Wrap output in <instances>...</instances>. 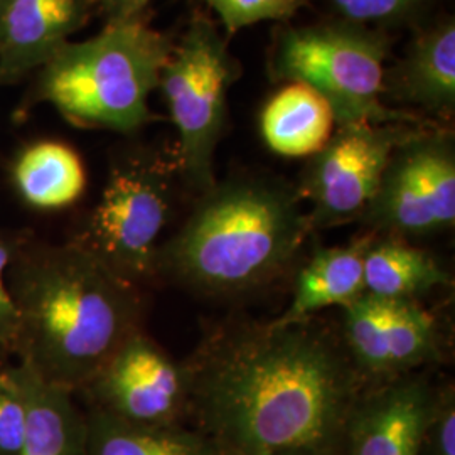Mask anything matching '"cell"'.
Here are the masks:
<instances>
[{
	"mask_svg": "<svg viewBox=\"0 0 455 455\" xmlns=\"http://www.w3.org/2000/svg\"><path fill=\"white\" fill-rule=\"evenodd\" d=\"M189 411L220 455L336 454L366 378L307 319L228 332L186 366Z\"/></svg>",
	"mask_w": 455,
	"mask_h": 455,
	"instance_id": "obj_1",
	"label": "cell"
},
{
	"mask_svg": "<svg viewBox=\"0 0 455 455\" xmlns=\"http://www.w3.org/2000/svg\"><path fill=\"white\" fill-rule=\"evenodd\" d=\"M7 285L19 314L14 353L66 390H84L140 331L139 289L73 242L19 244Z\"/></svg>",
	"mask_w": 455,
	"mask_h": 455,
	"instance_id": "obj_2",
	"label": "cell"
},
{
	"mask_svg": "<svg viewBox=\"0 0 455 455\" xmlns=\"http://www.w3.org/2000/svg\"><path fill=\"white\" fill-rule=\"evenodd\" d=\"M297 189L268 178L216 182L161 246L157 275L208 295L259 289L287 268L310 231Z\"/></svg>",
	"mask_w": 455,
	"mask_h": 455,
	"instance_id": "obj_3",
	"label": "cell"
},
{
	"mask_svg": "<svg viewBox=\"0 0 455 455\" xmlns=\"http://www.w3.org/2000/svg\"><path fill=\"white\" fill-rule=\"evenodd\" d=\"M172 51L139 16L112 19L84 43H66L43 75V97L82 127L133 132L150 120L148 97Z\"/></svg>",
	"mask_w": 455,
	"mask_h": 455,
	"instance_id": "obj_4",
	"label": "cell"
},
{
	"mask_svg": "<svg viewBox=\"0 0 455 455\" xmlns=\"http://www.w3.org/2000/svg\"><path fill=\"white\" fill-rule=\"evenodd\" d=\"M390 41L346 20L289 28L276 36L270 69L275 80L306 83L327 100L336 125L420 124V116L388 107L385 73Z\"/></svg>",
	"mask_w": 455,
	"mask_h": 455,
	"instance_id": "obj_5",
	"label": "cell"
},
{
	"mask_svg": "<svg viewBox=\"0 0 455 455\" xmlns=\"http://www.w3.org/2000/svg\"><path fill=\"white\" fill-rule=\"evenodd\" d=\"M174 163L132 154L115 164L95 210L73 243L133 287L157 275L161 236L172 214Z\"/></svg>",
	"mask_w": 455,
	"mask_h": 455,
	"instance_id": "obj_6",
	"label": "cell"
},
{
	"mask_svg": "<svg viewBox=\"0 0 455 455\" xmlns=\"http://www.w3.org/2000/svg\"><path fill=\"white\" fill-rule=\"evenodd\" d=\"M238 66L220 29L196 17L171 51L161 86L178 129V165L191 189L204 195L216 184L214 152L227 124V98Z\"/></svg>",
	"mask_w": 455,
	"mask_h": 455,
	"instance_id": "obj_7",
	"label": "cell"
},
{
	"mask_svg": "<svg viewBox=\"0 0 455 455\" xmlns=\"http://www.w3.org/2000/svg\"><path fill=\"white\" fill-rule=\"evenodd\" d=\"M361 221L376 235L403 240L454 227L452 135L425 125L396 147Z\"/></svg>",
	"mask_w": 455,
	"mask_h": 455,
	"instance_id": "obj_8",
	"label": "cell"
},
{
	"mask_svg": "<svg viewBox=\"0 0 455 455\" xmlns=\"http://www.w3.org/2000/svg\"><path fill=\"white\" fill-rule=\"evenodd\" d=\"M420 127L425 125L338 127L331 140L310 157L297 188L300 199L309 201L310 229L361 220L373 201L393 150Z\"/></svg>",
	"mask_w": 455,
	"mask_h": 455,
	"instance_id": "obj_9",
	"label": "cell"
},
{
	"mask_svg": "<svg viewBox=\"0 0 455 455\" xmlns=\"http://www.w3.org/2000/svg\"><path fill=\"white\" fill-rule=\"evenodd\" d=\"M84 390L97 400V410L133 425H178L189 411L186 366L142 331L120 346Z\"/></svg>",
	"mask_w": 455,
	"mask_h": 455,
	"instance_id": "obj_10",
	"label": "cell"
},
{
	"mask_svg": "<svg viewBox=\"0 0 455 455\" xmlns=\"http://www.w3.org/2000/svg\"><path fill=\"white\" fill-rule=\"evenodd\" d=\"M439 393L408 374L361 393L344 428L342 455H420Z\"/></svg>",
	"mask_w": 455,
	"mask_h": 455,
	"instance_id": "obj_11",
	"label": "cell"
},
{
	"mask_svg": "<svg viewBox=\"0 0 455 455\" xmlns=\"http://www.w3.org/2000/svg\"><path fill=\"white\" fill-rule=\"evenodd\" d=\"M385 95L449 118L455 110V24L443 19L423 29L410 43L405 56L385 73Z\"/></svg>",
	"mask_w": 455,
	"mask_h": 455,
	"instance_id": "obj_12",
	"label": "cell"
},
{
	"mask_svg": "<svg viewBox=\"0 0 455 455\" xmlns=\"http://www.w3.org/2000/svg\"><path fill=\"white\" fill-rule=\"evenodd\" d=\"M84 17V0H9L0 20V73L46 65Z\"/></svg>",
	"mask_w": 455,
	"mask_h": 455,
	"instance_id": "obj_13",
	"label": "cell"
},
{
	"mask_svg": "<svg viewBox=\"0 0 455 455\" xmlns=\"http://www.w3.org/2000/svg\"><path fill=\"white\" fill-rule=\"evenodd\" d=\"M368 231L342 246L319 248L295 278L292 300L275 321L293 324L329 307H347L364 291V255L374 240Z\"/></svg>",
	"mask_w": 455,
	"mask_h": 455,
	"instance_id": "obj_14",
	"label": "cell"
},
{
	"mask_svg": "<svg viewBox=\"0 0 455 455\" xmlns=\"http://www.w3.org/2000/svg\"><path fill=\"white\" fill-rule=\"evenodd\" d=\"M16 374L26 403L19 455H86L88 422L75 408L73 391L49 383L22 363Z\"/></svg>",
	"mask_w": 455,
	"mask_h": 455,
	"instance_id": "obj_15",
	"label": "cell"
},
{
	"mask_svg": "<svg viewBox=\"0 0 455 455\" xmlns=\"http://www.w3.org/2000/svg\"><path fill=\"white\" fill-rule=\"evenodd\" d=\"M336 118L312 86L289 82L265 105L260 132L272 152L283 157H312L331 140Z\"/></svg>",
	"mask_w": 455,
	"mask_h": 455,
	"instance_id": "obj_16",
	"label": "cell"
},
{
	"mask_svg": "<svg viewBox=\"0 0 455 455\" xmlns=\"http://www.w3.org/2000/svg\"><path fill=\"white\" fill-rule=\"evenodd\" d=\"M451 276L435 257L396 236L374 235L364 255V291L387 300H417L447 287Z\"/></svg>",
	"mask_w": 455,
	"mask_h": 455,
	"instance_id": "obj_17",
	"label": "cell"
},
{
	"mask_svg": "<svg viewBox=\"0 0 455 455\" xmlns=\"http://www.w3.org/2000/svg\"><path fill=\"white\" fill-rule=\"evenodd\" d=\"M17 191L37 210H60L78 201L86 188L80 156L60 142H39L22 152L14 167Z\"/></svg>",
	"mask_w": 455,
	"mask_h": 455,
	"instance_id": "obj_18",
	"label": "cell"
},
{
	"mask_svg": "<svg viewBox=\"0 0 455 455\" xmlns=\"http://www.w3.org/2000/svg\"><path fill=\"white\" fill-rule=\"evenodd\" d=\"M86 455H220L204 434L178 425L144 427L97 410L88 420Z\"/></svg>",
	"mask_w": 455,
	"mask_h": 455,
	"instance_id": "obj_19",
	"label": "cell"
},
{
	"mask_svg": "<svg viewBox=\"0 0 455 455\" xmlns=\"http://www.w3.org/2000/svg\"><path fill=\"white\" fill-rule=\"evenodd\" d=\"M342 344L359 373L390 379L388 317L390 300L363 293L344 307Z\"/></svg>",
	"mask_w": 455,
	"mask_h": 455,
	"instance_id": "obj_20",
	"label": "cell"
},
{
	"mask_svg": "<svg viewBox=\"0 0 455 455\" xmlns=\"http://www.w3.org/2000/svg\"><path fill=\"white\" fill-rule=\"evenodd\" d=\"M439 356L437 324L417 300H390L388 358L391 378L435 361Z\"/></svg>",
	"mask_w": 455,
	"mask_h": 455,
	"instance_id": "obj_21",
	"label": "cell"
},
{
	"mask_svg": "<svg viewBox=\"0 0 455 455\" xmlns=\"http://www.w3.org/2000/svg\"><path fill=\"white\" fill-rule=\"evenodd\" d=\"M228 33H236L261 20L293 16L307 0H204Z\"/></svg>",
	"mask_w": 455,
	"mask_h": 455,
	"instance_id": "obj_22",
	"label": "cell"
},
{
	"mask_svg": "<svg viewBox=\"0 0 455 455\" xmlns=\"http://www.w3.org/2000/svg\"><path fill=\"white\" fill-rule=\"evenodd\" d=\"M26 430V403L16 368L0 371V454L19 455Z\"/></svg>",
	"mask_w": 455,
	"mask_h": 455,
	"instance_id": "obj_23",
	"label": "cell"
},
{
	"mask_svg": "<svg viewBox=\"0 0 455 455\" xmlns=\"http://www.w3.org/2000/svg\"><path fill=\"white\" fill-rule=\"evenodd\" d=\"M339 20L358 26L400 20L420 11L428 0H327Z\"/></svg>",
	"mask_w": 455,
	"mask_h": 455,
	"instance_id": "obj_24",
	"label": "cell"
},
{
	"mask_svg": "<svg viewBox=\"0 0 455 455\" xmlns=\"http://www.w3.org/2000/svg\"><path fill=\"white\" fill-rule=\"evenodd\" d=\"M420 455H455L454 391L439 393Z\"/></svg>",
	"mask_w": 455,
	"mask_h": 455,
	"instance_id": "obj_25",
	"label": "cell"
},
{
	"mask_svg": "<svg viewBox=\"0 0 455 455\" xmlns=\"http://www.w3.org/2000/svg\"><path fill=\"white\" fill-rule=\"evenodd\" d=\"M17 242L0 235V347L14 351L19 331L16 302L7 285V268L14 259Z\"/></svg>",
	"mask_w": 455,
	"mask_h": 455,
	"instance_id": "obj_26",
	"label": "cell"
},
{
	"mask_svg": "<svg viewBox=\"0 0 455 455\" xmlns=\"http://www.w3.org/2000/svg\"><path fill=\"white\" fill-rule=\"evenodd\" d=\"M105 7L112 12L114 19H129L139 16L148 0H101Z\"/></svg>",
	"mask_w": 455,
	"mask_h": 455,
	"instance_id": "obj_27",
	"label": "cell"
},
{
	"mask_svg": "<svg viewBox=\"0 0 455 455\" xmlns=\"http://www.w3.org/2000/svg\"><path fill=\"white\" fill-rule=\"evenodd\" d=\"M278 455H336L331 452H315V451H297V452H285V454Z\"/></svg>",
	"mask_w": 455,
	"mask_h": 455,
	"instance_id": "obj_28",
	"label": "cell"
},
{
	"mask_svg": "<svg viewBox=\"0 0 455 455\" xmlns=\"http://www.w3.org/2000/svg\"><path fill=\"white\" fill-rule=\"evenodd\" d=\"M7 2H9V0H0V20H2V16H4V12H5Z\"/></svg>",
	"mask_w": 455,
	"mask_h": 455,
	"instance_id": "obj_29",
	"label": "cell"
}]
</instances>
